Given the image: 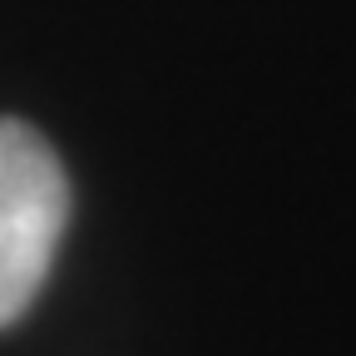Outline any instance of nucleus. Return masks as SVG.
<instances>
[{"instance_id":"f257e3e1","label":"nucleus","mask_w":356,"mask_h":356,"mask_svg":"<svg viewBox=\"0 0 356 356\" xmlns=\"http://www.w3.org/2000/svg\"><path fill=\"white\" fill-rule=\"evenodd\" d=\"M70 222L60 154L20 119H0V327L25 317Z\"/></svg>"}]
</instances>
